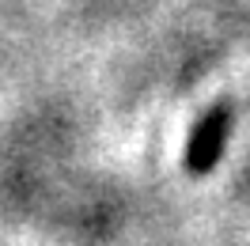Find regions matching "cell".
Wrapping results in <instances>:
<instances>
[{
  "mask_svg": "<svg viewBox=\"0 0 250 246\" xmlns=\"http://www.w3.org/2000/svg\"><path fill=\"white\" fill-rule=\"evenodd\" d=\"M228 129H231V110L228 106H212L201 122H197L193 137H189V148H186V170L189 174H208V170L220 163Z\"/></svg>",
  "mask_w": 250,
  "mask_h": 246,
  "instance_id": "1",
  "label": "cell"
}]
</instances>
